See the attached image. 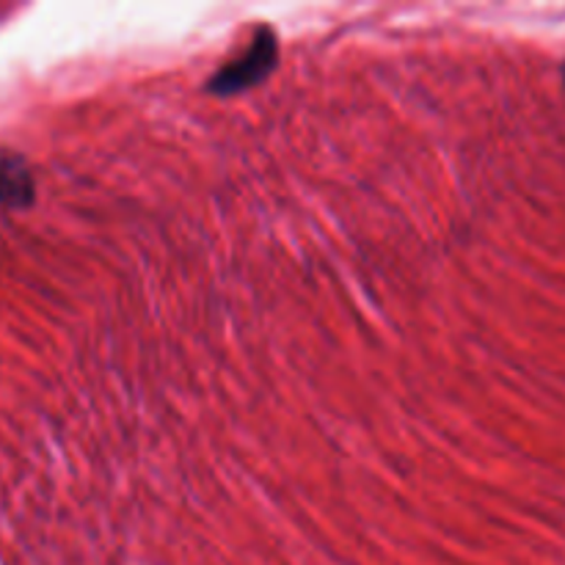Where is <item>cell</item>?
Wrapping results in <instances>:
<instances>
[{"instance_id": "7a4b0ae2", "label": "cell", "mask_w": 565, "mask_h": 565, "mask_svg": "<svg viewBox=\"0 0 565 565\" xmlns=\"http://www.w3.org/2000/svg\"><path fill=\"white\" fill-rule=\"evenodd\" d=\"M36 199V182L31 169L17 152L0 149V204L6 207H28Z\"/></svg>"}, {"instance_id": "6da1fadb", "label": "cell", "mask_w": 565, "mask_h": 565, "mask_svg": "<svg viewBox=\"0 0 565 565\" xmlns=\"http://www.w3.org/2000/svg\"><path fill=\"white\" fill-rule=\"evenodd\" d=\"M276 61H279V44H276L274 31L259 28L246 53L241 58L230 61L218 75L210 77L207 92L218 94V97H232V94L246 92V88L268 81L270 72L276 70Z\"/></svg>"}]
</instances>
